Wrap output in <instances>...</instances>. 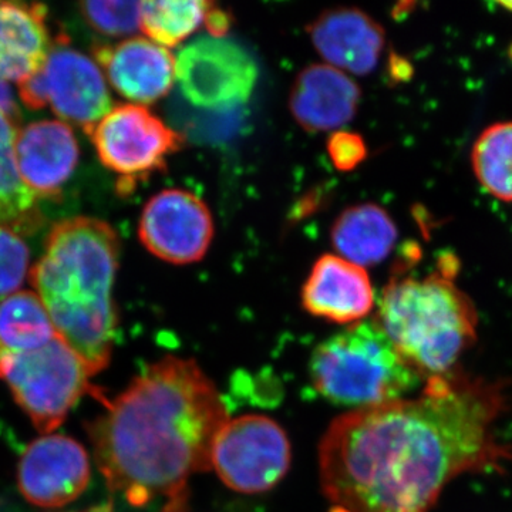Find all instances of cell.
Wrapping results in <instances>:
<instances>
[{
    "label": "cell",
    "mask_w": 512,
    "mask_h": 512,
    "mask_svg": "<svg viewBox=\"0 0 512 512\" xmlns=\"http://www.w3.org/2000/svg\"><path fill=\"white\" fill-rule=\"evenodd\" d=\"M504 387L450 372L416 399L342 414L319 448L323 493L349 512H427L454 478L500 468Z\"/></svg>",
    "instance_id": "1"
},
{
    "label": "cell",
    "mask_w": 512,
    "mask_h": 512,
    "mask_svg": "<svg viewBox=\"0 0 512 512\" xmlns=\"http://www.w3.org/2000/svg\"><path fill=\"white\" fill-rule=\"evenodd\" d=\"M87 426L97 467L111 491L133 507L164 500L183 512L188 481L210 470L228 412L214 383L190 359L165 356L107 400Z\"/></svg>",
    "instance_id": "2"
},
{
    "label": "cell",
    "mask_w": 512,
    "mask_h": 512,
    "mask_svg": "<svg viewBox=\"0 0 512 512\" xmlns=\"http://www.w3.org/2000/svg\"><path fill=\"white\" fill-rule=\"evenodd\" d=\"M120 262L119 235L90 217L57 222L45 254L30 271L60 336L82 357L92 376L109 366L119 315L113 299Z\"/></svg>",
    "instance_id": "3"
},
{
    "label": "cell",
    "mask_w": 512,
    "mask_h": 512,
    "mask_svg": "<svg viewBox=\"0 0 512 512\" xmlns=\"http://www.w3.org/2000/svg\"><path fill=\"white\" fill-rule=\"evenodd\" d=\"M446 266L414 278L394 276L383 289L377 322L394 348L427 379L447 375L477 339L476 306Z\"/></svg>",
    "instance_id": "4"
},
{
    "label": "cell",
    "mask_w": 512,
    "mask_h": 512,
    "mask_svg": "<svg viewBox=\"0 0 512 512\" xmlns=\"http://www.w3.org/2000/svg\"><path fill=\"white\" fill-rule=\"evenodd\" d=\"M309 372L320 396L356 409L400 400L420 379L376 319L323 340L313 350Z\"/></svg>",
    "instance_id": "5"
},
{
    "label": "cell",
    "mask_w": 512,
    "mask_h": 512,
    "mask_svg": "<svg viewBox=\"0 0 512 512\" xmlns=\"http://www.w3.org/2000/svg\"><path fill=\"white\" fill-rule=\"evenodd\" d=\"M89 367L57 335L32 352L0 349V379L40 433L52 434L86 393L96 394Z\"/></svg>",
    "instance_id": "6"
},
{
    "label": "cell",
    "mask_w": 512,
    "mask_h": 512,
    "mask_svg": "<svg viewBox=\"0 0 512 512\" xmlns=\"http://www.w3.org/2000/svg\"><path fill=\"white\" fill-rule=\"evenodd\" d=\"M19 96L29 109L49 106L56 116L90 134L113 107L106 77L93 59L59 36L39 72L19 83Z\"/></svg>",
    "instance_id": "7"
},
{
    "label": "cell",
    "mask_w": 512,
    "mask_h": 512,
    "mask_svg": "<svg viewBox=\"0 0 512 512\" xmlns=\"http://www.w3.org/2000/svg\"><path fill=\"white\" fill-rule=\"evenodd\" d=\"M89 136L101 164L120 175L121 194L165 170L167 158L183 146L180 134L140 104L113 107Z\"/></svg>",
    "instance_id": "8"
},
{
    "label": "cell",
    "mask_w": 512,
    "mask_h": 512,
    "mask_svg": "<svg viewBox=\"0 0 512 512\" xmlns=\"http://www.w3.org/2000/svg\"><path fill=\"white\" fill-rule=\"evenodd\" d=\"M291 456V443L276 421L247 414L222 427L212 447L211 467L231 490L258 494L285 477Z\"/></svg>",
    "instance_id": "9"
},
{
    "label": "cell",
    "mask_w": 512,
    "mask_h": 512,
    "mask_svg": "<svg viewBox=\"0 0 512 512\" xmlns=\"http://www.w3.org/2000/svg\"><path fill=\"white\" fill-rule=\"evenodd\" d=\"M175 80L185 99L208 110L247 103L258 82L254 57L234 40L198 37L175 57Z\"/></svg>",
    "instance_id": "10"
},
{
    "label": "cell",
    "mask_w": 512,
    "mask_h": 512,
    "mask_svg": "<svg viewBox=\"0 0 512 512\" xmlns=\"http://www.w3.org/2000/svg\"><path fill=\"white\" fill-rule=\"evenodd\" d=\"M138 237L148 252L174 265L201 261L214 238V221L205 202L185 190H164L147 202Z\"/></svg>",
    "instance_id": "11"
},
{
    "label": "cell",
    "mask_w": 512,
    "mask_h": 512,
    "mask_svg": "<svg viewBox=\"0 0 512 512\" xmlns=\"http://www.w3.org/2000/svg\"><path fill=\"white\" fill-rule=\"evenodd\" d=\"M92 478L89 454L79 441L64 434H43L23 451L18 485L26 501L55 510L73 503Z\"/></svg>",
    "instance_id": "12"
},
{
    "label": "cell",
    "mask_w": 512,
    "mask_h": 512,
    "mask_svg": "<svg viewBox=\"0 0 512 512\" xmlns=\"http://www.w3.org/2000/svg\"><path fill=\"white\" fill-rule=\"evenodd\" d=\"M93 53L111 87L140 106L163 99L173 87L175 57L146 37H131L117 45H99Z\"/></svg>",
    "instance_id": "13"
},
{
    "label": "cell",
    "mask_w": 512,
    "mask_h": 512,
    "mask_svg": "<svg viewBox=\"0 0 512 512\" xmlns=\"http://www.w3.org/2000/svg\"><path fill=\"white\" fill-rule=\"evenodd\" d=\"M15 157L23 183L36 197H57L79 164L80 150L69 124L42 120L20 128Z\"/></svg>",
    "instance_id": "14"
},
{
    "label": "cell",
    "mask_w": 512,
    "mask_h": 512,
    "mask_svg": "<svg viewBox=\"0 0 512 512\" xmlns=\"http://www.w3.org/2000/svg\"><path fill=\"white\" fill-rule=\"evenodd\" d=\"M302 305L316 318L346 325L359 323L375 306V291L365 268L336 255L320 256L302 288Z\"/></svg>",
    "instance_id": "15"
},
{
    "label": "cell",
    "mask_w": 512,
    "mask_h": 512,
    "mask_svg": "<svg viewBox=\"0 0 512 512\" xmlns=\"http://www.w3.org/2000/svg\"><path fill=\"white\" fill-rule=\"evenodd\" d=\"M308 32L329 66L357 76L376 69L386 46L382 26L356 8L326 10L313 20Z\"/></svg>",
    "instance_id": "16"
},
{
    "label": "cell",
    "mask_w": 512,
    "mask_h": 512,
    "mask_svg": "<svg viewBox=\"0 0 512 512\" xmlns=\"http://www.w3.org/2000/svg\"><path fill=\"white\" fill-rule=\"evenodd\" d=\"M360 87L336 67L312 64L296 77L289 96L293 119L306 131L336 130L359 109Z\"/></svg>",
    "instance_id": "17"
},
{
    "label": "cell",
    "mask_w": 512,
    "mask_h": 512,
    "mask_svg": "<svg viewBox=\"0 0 512 512\" xmlns=\"http://www.w3.org/2000/svg\"><path fill=\"white\" fill-rule=\"evenodd\" d=\"M42 5L0 2V82L29 79L42 69L50 43Z\"/></svg>",
    "instance_id": "18"
},
{
    "label": "cell",
    "mask_w": 512,
    "mask_h": 512,
    "mask_svg": "<svg viewBox=\"0 0 512 512\" xmlns=\"http://www.w3.org/2000/svg\"><path fill=\"white\" fill-rule=\"evenodd\" d=\"M330 241L340 258L365 268L380 264L392 252L397 227L379 205H353L333 222Z\"/></svg>",
    "instance_id": "19"
},
{
    "label": "cell",
    "mask_w": 512,
    "mask_h": 512,
    "mask_svg": "<svg viewBox=\"0 0 512 512\" xmlns=\"http://www.w3.org/2000/svg\"><path fill=\"white\" fill-rule=\"evenodd\" d=\"M59 335L42 299L35 292L20 291L0 301V349L32 352Z\"/></svg>",
    "instance_id": "20"
},
{
    "label": "cell",
    "mask_w": 512,
    "mask_h": 512,
    "mask_svg": "<svg viewBox=\"0 0 512 512\" xmlns=\"http://www.w3.org/2000/svg\"><path fill=\"white\" fill-rule=\"evenodd\" d=\"M19 127L0 120V225L16 232L35 227L37 197L23 183L15 157Z\"/></svg>",
    "instance_id": "21"
},
{
    "label": "cell",
    "mask_w": 512,
    "mask_h": 512,
    "mask_svg": "<svg viewBox=\"0 0 512 512\" xmlns=\"http://www.w3.org/2000/svg\"><path fill=\"white\" fill-rule=\"evenodd\" d=\"M212 2L202 0H150L140 2V29L163 47L183 43L202 23Z\"/></svg>",
    "instance_id": "22"
},
{
    "label": "cell",
    "mask_w": 512,
    "mask_h": 512,
    "mask_svg": "<svg viewBox=\"0 0 512 512\" xmlns=\"http://www.w3.org/2000/svg\"><path fill=\"white\" fill-rule=\"evenodd\" d=\"M471 164L485 191L512 202V121L485 128L474 143Z\"/></svg>",
    "instance_id": "23"
},
{
    "label": "cell",
    "mask_w": 512,
    "mask_h": 512,
    "mask_svg": "<svg viewBox=\"0 0 512 512\" xmlns=\"http://www.w3.org/2000/svg\"><path fill=\"white\" fill-rule=\"evenodd\" d=\"M80 12L104 36H128L140 29V2H83Z\"/></svg>",
    "instance_id": "24"
},
{
    "label": "cell",
    "mask_w": 512,
    "mask_h": 512,
    "mask_svg": "<svg viewBox=\"0 0 512 512\" xmlns=\"http://www.w3.org/2000/svg\"><path fill=\"white\" fill-rule=\"evenodd\" d=\"M29 269V248L18 232L0 225V298L16 293Z\"/></svg>",
    "instance_id": "25"
},
{
    "label": "cell",
    "mask_w": 512,
    "mask_h": 512,
    "mask_svg": "<svg viewBox=\"0 0 512 512\" xmlns=\"http://www.w3.org/2000/svg\"><path fill=\"white\" fill-rule=\"evenodd\" d=\"M328 153L339 171H352L366 160L367 147L359 134L336 131L328 140Z\"/></svg>",
    "instance_id": "26"
},
{
    "label": "cell",
    "mask_w": 512,
    "mask_h": 512,
    "mask_svg": "<svg viewBox=\"0 0 512 512\" xmlns=\"http://www.w3.org/2000/svg\"><path fill=\"white\" fill-rule=\"evenodd\" d=\"M231 15L227 10L221 9L220 6L211 3L208 10L207 18H205V28L212 37H224L231 28Z\"/></svg>",
    "instance_id": "27"
},
{
    "label": "cell",
    "mask_w": 512,
    "mask_h": 512,
    "mask_svg": "<svg viewBox=\"0 0 512 512\" xmlns=\"http://www.w3.org/2000/svg\"><path fill=\"white\" fill-rule=\"evenodd\" d=\"M0 120L9 121L16 127L20 124L18 104L13 99L12 90L5 82H0Z\"/></svg>",
    "instance_id": "28"
},
{
    "label": "cell",
    "mask_w": 512,
    "mask_h": 512,
    "mask_svg": "<svg viewBox=\"0 0 512 512\" xmlns=\"http://www.w3.org/2000/svg\"><path fill=\"white\" fill-rule=\"evenodd\" d=\"M500 6H503V8L510 10V12H512V2H503L500 3Z\"/></svg>",
    "instance_id": "29"
},
{
    "label": "cell",
    "mask_w": 512,
    "mask_h": 512,
    "mask_svg": "<svg viewBox=\"0 0 512 512\" xmlns=\"http://www.w3.org/2000/svg\"><path fill=\"white\" fill-rule=\"evenodd\" d=\"M330 512H349V511L343 510V508H340V507H335Z\"/></svg>",
    "instance_id": "30"
}]
</instances>
